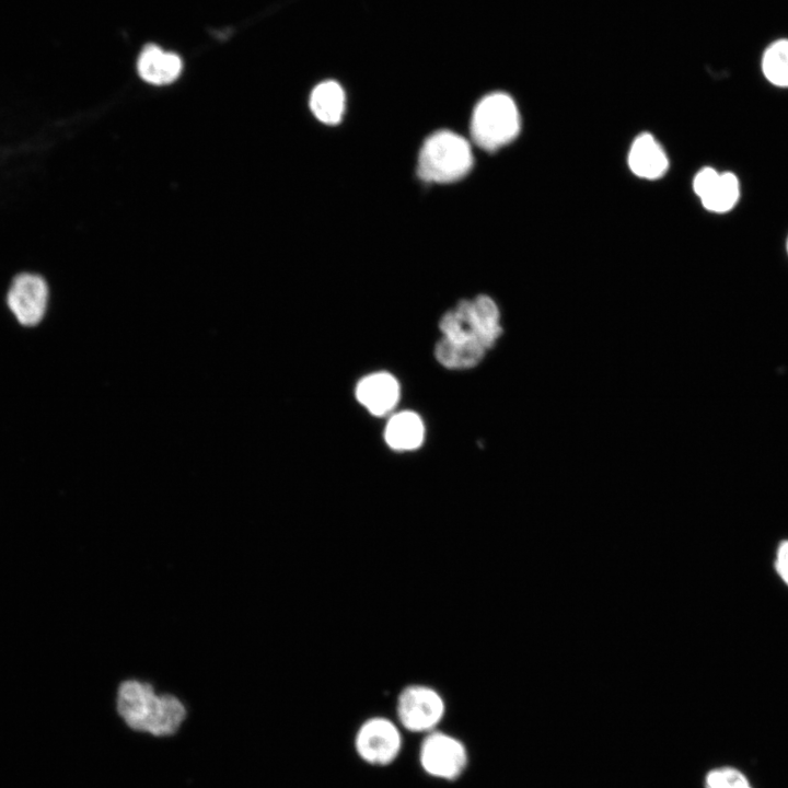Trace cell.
Listing matches in <instances>:
<instances>
[{"mask_svg": "<svg viewBox=\"0 0 788 788\" xmlns=\"http://www.w3.org/2000/svg\"><path fill=\"white\" fill-rule=\"evenodd\" d=\"M399 395L395 378L385 372L370 374L357 385L356 396L371 414L382 416L397 403Z\"/></svg>", "mask_w": 788, "mask_h": 788, "instance_id": "cell-11", "label": "cell"}, {"mask_svg": "<svg viewBox=\"0 0 788 788\" xmlns=\"http://www.w3.org/2000/svg\"><path fill=\"white\" fill-rule=\"evenodd\" d=\"M443 338L453 343H479L486 349L493 347L502 333L500 313L496 302L488 296L462 300L440 320Z\"/></svg>", "mask_w": 788, "mask_h": 788, "instance_id": "cell-2", "label": "cell"}, {"mask_svg": "<svg viewBox=\"0 0 788 788\" xmlns=\"http://www.w3.org/2000/svg\"><path fill=\"white\" fill-rule=\"evenodd\" d=\"M116 707L125 723L153 735L177 731L186 716L184 704L172 694H158L149 682L129 679L117 690Z\"/></svg>", "mask_w": 788, "mask_h": 788, "instance_id": "cell-1", "label": "cell"}, {"mask_svg": "<svg viewBox=\"0 0 788 788\" xmlns=\"http://www.w3.org/2000/svg\"><path fill=\"white\" fill-rule=\"evenodd\" d=\"M521 126L513 99L495 92L484 96L475 106L471 120L474 142L486 151H495L513 141Z\"/></svg>", "mask_w": 788, "mask_h": 788, "instance_id": "cell-4", "label": "cell"}, {"mask_svg": "<svg viewBox=\"0 0 788 788\" xmlns=\"http://www.w3.org/2000/svg\"><path fill=\"white\" fill-rule=\"evenodd\" d=\"M345 92L333 80L317 84L310 95V108L322 123L335 125L341 120L345 112Z\"/></svg>", "mask_w": 788, "mask_h": 788, "instance_id": "cell-13", "label": "cell"}, {"mask_svg": "<svg viewBox=\"0 0 788 788\" xmlns=\"http://www.w3.org/2000/svg\"><path fill=\"white\" fill-rule=\"evenodd\" d=\"M422 769L434 778L454 780L467 765V751L462 741L437 729L425 734L419 750Z\"/></svg>", "mask_w": 788, "mask_h": 788, "instance_id": "cell-7", "label": "cell"}, {"mask_svg": "<svg viewBox=\"0 0 788 788\" xmlns=\"http://www.w3.org/2000/svg\"><path fill=\"white\" fill-rule=\"evenodd\" d=\"M775 565L779 576L788 584V541L779 545Z\"/></svg>", "mask_w": 788, "mask_h": 788, "instance_id": "cell-18", "label": "cell"}, {"mask_svg": "<svg viewBox=\"0 0 788 788\" xmlns=\"http://www.w3.org/2000/svg\"><path fill=\"white\" fill-rule=\"evenodd\" d=\"M403 739L399 725L384 716L367 718L355 734V749L368 764L385 766L396 760Z\"/></svg>", "mask_w": 788, "mask_h": 788, "instance_id": "cell-6", "label": "cell"}, {"mask_svg": "<svg viewBox=\"0 0 788 788\" xmlns=\"http://www.w3.org/2000/svg\"><path fill=\"white\" fill-rule=\"evenodd\" d=\"M472 166L468 141L453 131L438 130L420 148L417 175L429 183H451L465 176Z\"/></svg>", "mask_w": 788, "mask_h": 788, "instance_id": "cell-3", "label": "cell"}, {"mask_svg": "<svg viewBox=\"0 0 788 788\" xmlns=\"http://www.w3.org/2000/svg\"><path fill=\"white\" fill-rule=\"evenodd\" d=\"M137 69L141 79L155 85L175 81L182 72V59L155 45H147L141 51Z\"/></svg>", "mask_w": 788, "mask_h": 788, "instance_id": "cell-12", "label": "cell"}, {"mask_svg": "<svg viewBox=\"0 0 788 788\" xmlns=\"http://www.w3.org/2000/svg\"><path fill=\"white\" fill-rule=\"evenodd\" d=\"M787 251H788V242H787Z\"/></svg>", "mask_w": 788, "mask_h": 788, "instance_id": "cell-19", "label": "cell"}, {"mask_svg": "<svg viewBox=\"0 0 788 788\" xmlns=\"http://www.w3.org/2000/svg\"><path fill=\"white\" fill-rule=\"evenodd\" d=\"M486 348L479 343H453L441 338L436 346L437 360L450 369H465L476 366L484 357Z\"/></svg>", "mask_w": 788, "mask_h": 788, "instance_id": "cell-15", "label": "cell"}, {"mask_svg": "<svg viewBox=\"0 0 788 788\" xmlns=\"http://www.w3.org/2000/svg\"><path fill=\"white\" fill-rule=\"evenodd\" d=\"M706 788H752V786L741 772L731 767H721L708 773Z\"/></svg>", "mask_w": 788, "mask_h": 788, "instance_id": "cell-17", "label": "cell"}, {"mask_svg": "<svg viewBox=\"0 0 788 788\" xmlns=\"http://www.w3.org/2000/svg\"><path fill=\"white\" fill-rule=\"evenodd\" d=\"M397 722L414 733H428L442 721L447 704L442 694L425 683H410L398 693L395 704Z\"/></svg>", "mask_w": 788, "mask_h": 788, "instance_id": "cell-5", "label": "cell"}, {"mask_svg": "<svg viewBox=\"0 0 788 788\" xmlns=\"http://www.w3.org/2000/svg\"><path fill=\"white\" fill-rule=\"evenodd\" d=\"M627 161L630 171L645 179H658L669 169V159L664 149L649 132H642L635 138Z\"/></svg>", "mask_w": 788, "mask_h": 788, "instance_id": "cell-10", "label": "cell"}, {"mask_svg": "<svg viewBox=\"0 0 788 788\" xmlns=\"http://www.w3.org/2000/svg\"><path fill=\"white\" fill-rule=\"evenodd\" d=\"M48 301V287L43 277L23 273L9 289L7 302L20 324L34 326L44 317Z\"/></svg>", "mask_w": 788, "mask_h": 788, "instance_id": "cell-8", "label": "cell"}, {"mask_svg": "<svg viewBox=\"0 0 788 788\" xmlns=\"http://www.w3.org/2000/svg\"><path fill=\"white\" fill-rule=\"evenodd\" d=\"M424 426L419 416L412 412L394 415L385 428V440L395 450H413L421 444Z\"/></svg>", "mask_w": 788, "mask_h": 788, "instance_id": "cell-14", "label": "cell"}, {"mask_svg": "<svg viewBox=\"0 0 788 788\" xmlns=\"http://www.w3.org/2000/svg\"><path fill=\"white\" fill-rule=\"evenodd\" d=\"M767 80L778 86H788V40H778L765 51L762 61Z\"/></svg>", "mask_w": 788, "mask_h": 788, "instance_id": "cell-16", "label": "cell"}, {"mask_svg": "<svg viewBox=\"0 0 788 788\" xmlns=\"http://www.w3.org/2000/svg\"><path fill=\"white\" fill-rule=\"evenodd\" d=\"M693 189L703 206L717 213L731 210L740 197L738 177L733 173H720L710 166L703 167L695 175Z\"/></svg>", "mask_w": 788, "mask_h": 788, "instance_id": "cell-9", "label": "cell"}]
</instances>
